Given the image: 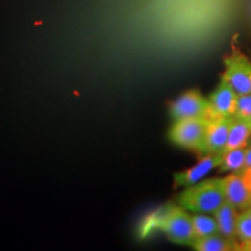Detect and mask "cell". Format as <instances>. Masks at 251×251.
Listing matches in <instances>:
<instances>
[{"instance_id": "cell-1", "label": "cell", "mask_w": 251, "mask_h": 251, "mask_svg": "<svg viewBox=\"0 0 251 251\" xmlns=\"http://www.w3.org/2000/svg\"><path fill=\"white\" fill-rule=\"evenodd\" d=\"M157 231L181 246L191 247L197 240L191 214L178 203H168L144 216L137 227V237L146 240Z\"/></svg>"}, {"instance_id": "cell-2", "label": "cell", "mask_w": 251, "mask_h": 251, "mask_svg": "<svg viewBox=\"0 0 251 251\" xmlns=\"http://www.w3.org/2000/svg\"><path fill=\"white\" fill-rule=\"evenodd\" d=\"M226 202L224 178H209L185 187L177 197V203L191 213L214 214Z\"/></svg>"}, {"instance_id": "cell-3", "label": "cell", "mask_w": 251, "mask_h": 251, "mask_svg": "<svg viewBox=\"0 0 251 251\" xmlns=\"http://www.w3.org/2000/svg\"><path fill=\"white\" fill-rule=\"evenodd\" d=\"M209 121L202 118L176 120L168 131L169 140L179 148L202 155Z\"/></svg>"}, {"instance_id": "cell-4", "label": "cell", "mask_w": 251, "mask_h": 251, "mask_svg": "<svg viewBox=\"0 0 251 251\" xmlns=\"http://www.w3.org/2000/svg\"><path fill=\"white\" fill-rule=\"evenodd\" d=\"M225 71L222 79L237 96L251 92V61L241 50L233 51L224 59Z\"/></svg>"}, {"instance_id": "cell-5", "label": "cell", "mask_w": 251, "mask_h": 251, "mask_svg": "<svg viewBox=\"0 0 251 251\" xmlns=\"http://www.w3.org/2000/svg\"><path fill=\"white\" fill-rule=\"evenodd\" d=\"M169 113L174 121L196 118L208 119V120L214 119L209 100L205 98L198 90H188L181 93L170 105Z\"/></svg>"}, {"instance_id": "cell-6", "label": "cell", "mask_w": 251, "mask_h": 251, "mask_svg": "<svg viewBox=\"0 0 251 251\" xmlns=\"http://www.w3.org/2000/svg\"><path fill=\"white\" fill-rule=\"evenodd\" d=\"M222 161V153H206L197 164L186 170L174 172V187H187L201 181L215 168H219Z\"/></svg>"}, {"instance_id": "cell-7", "label": "cell", "mask_w": 251, "mask_h": 251, "mask_svg": "<svg viewBox=\"0 0 251 251\" xmlns=\"http://www.w3.org/2000/svg\"><path fill=\"white\" fill-rule=\"evenodd\" d=\"M226 201L233 205L238 212L251 206V190L241 174H230L224 178Z\"/></svg>"}, {"instance_id": "cell-8", "label": "cell", "mask_w": 251, "mask_h": 251, "mask_svg": "<svg viewBox=\"0 0 251 251\" xmlns=\"http://www.w3.org/2000/svg\"><path fill=\"white\" fill-rule=\"evenodd\" d=\"M231 119L233 117H216L209 121L202 155L224 153L226 144H227Z\"/></svg>"}, {"instance_id": "cell-9", "label": "cell", "mask_w": 251, "mask_h": 251, "mask_svg": "<svg viewBox=\"0 0 251 251\" xmlns=\"http://www.w3.org/2000/svg\"><path fill=\"white\" fill-rule=\"evenodd\" d=\"M209 103L214 118L216 117H233L236 107L237 94L226 81L220 80L219 85L209 94Z\"/></svg>"}, {"instance_id": "cell-10", "label": "cell", "mask_w": 251, "mask_h": 251, "mask_svg": "<svg viewBox=\"0 0 251 251\" xmlns=\"http://www.w3.org/2000/svg\"><path fill=\"white\" fill-rule=\"evenodd\" d=\"M238 211L233 205L226 201L219 207L214 214L216 224L219 227V233L225 237L237 240L236 238V225L238 218Z\"/></svg>"}, {"instance_id": "cell-11", "label": "cell", "mask_w": 251, "mask_h": 251, "mask_svg": "<svg viewBox=\"0 0 251 251\" xmlns=\"http://www.w3.org/2000/svg\"><path fill=\"white\" fill-rule=\"evenodd\" d=\"M197 251H240L241 244L237 240L225 237L221 234L197 238L192 246Z\"/></svg>"}, {"instance_id": "cell-12", "label": "cell", "mask_w": 251, "mask_h": 251, "mask_svg": "<svg viewBox=\"0 0 251 251\" xmlns=\"http://www.w3.org/2000/svg\"><path fill=\"white\" fill-rule=\"evenodd\" d=\"M250 136H251L250 121L242 120V119H237L233 117V119H231L230 128H229L228 140H227V144H226L225 151L235 149V148H242V147H246L247 143L249 142Z\"/></svg>"}, {"instance_id": "cell-13", "label": "cell", "mask_w": 251, "mask_h": 251, "mask_svg": "<svg viewBox=\"0 0 251 251\" xmlns=\"http://www.w3.org/2000/svg\"><path fill=\"white\" fill-rule=\"evenodd\" d=\"M246 168V147L227 150L222 153V161L219 165L220 172L241 174Z\"/></svg>"}, {"instance_id": "cell-14", "label": "cell", "mask_w": 251, "mask_h": 251, "mask_svg": "<svg viewBox=\"0 0 251 251\" xmlns=\"http://www.w3.org/2000/svg\"><path fill=\"white\" fill-rule=\"evenodd\" d=\"M191 219L197 238L220 234L214 215L212 216V214H206V213H193L191 214Z\"/></svg>"}, {"instance_id": "cell-15", "label": "cell", "mask_w": 251, "mask_h": 251, "mask_svg": "<svg viewBox=\"0 0 251 251\" xmlns=\"http://www.w3.org/2000/svg\"><path fill=\"white\" fill-rule=\"evenodd\" d=\"M236 238L240 244L251 242V206L238 214Z\"/></svg>"}, {"instance_id": "cell-16", "label": "cell", "mask_w": 251, "mask_h": 251, "mask_svg": "<svg viewBox=\"0 0 251 251\" xmlns=\"http://www.w3.org/2000/svg\"><path fill=\"white\" fill-rule=\"evenodd\" d=\"M234 118L251 121V92L237 96Z\"/></svg>"}, {"instance_id": "cell-17", "label": "cell", "mask_w": 251, "mask_h": 251, "mask_svg": "<svg viewBox=\"0 0 251 251\" xmlns=\"http://www.w3.org/2000/svg\"><path fill=\"white\" fill-rule=\"evenodd\" d=\"M246 169H251V141L249 140V142L247 143L246 146Z\"/></svg>"}, {"instance_id": "cell-18", "label": "cell", "mask_w": 251, "mask_h": 251, "mask_svg": "<svg viewBox=\"0 0 251 251\" xmlns=\"http://www.w3.org/2000/svg\"><path fill=\"white\" fill-rule=\"evenodd\" d=\"M240 251H251V242L241 244Z\"/></svg>"}, {"instance_id": "cell-19", "label": "cell", "mask_w": 251, "mask_h": 251, "mask_svg": "<svg viewBox=\"0 0 251 251\" xmlns=\"http://www.w3.org/2000/svg\"><path fill=\"white\" fill-rule=\"evenodd\" d=\"M250 125H251V121H250Z\"/></svg>"}]
</instances>
